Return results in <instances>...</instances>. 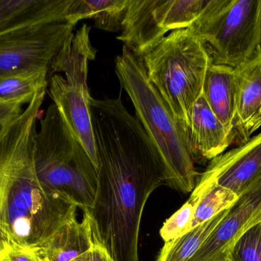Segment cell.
I'll return each instance as SVG.
<instances>
[{
    "label": "cell",
    "mask_w": 261,
    "mask_h": 261,
    "mask_svg": "<svg viewBox=\"0 0 261 261\" xmlns=\"http://www.w3.org/2000/svg\"><path fill=\"white\" fill-rule=\"evenodd\" d=\"M87 261H114L107 250L97 242H94L90 251L87 253Z\"/></svg>",
    "instance_id": "cell-26"
},
{
    "label": "cell",
    "mask_w": 261,
    "mask_h": 261,
    "mask_svg": "<svg viewBox=\"0 0 261 261\" xmlns=\"http://www.w3.org/2000/svg\"><path fill=\"white\" fill-rule=\"evenodd\" d=\"M34 163L38 180L46 190L64 196L83 211L93 207L97 169L55 104L49 106L40 121Z\"/></svg>",
    "instance_id": "cell-5"
},
{
    "label": "cell",
    "mask_w": 261,
    "mask_h": 261,
    "mask_svg": "<svg viewBox=\"0 0 261 261\" xmlns=\"http://www.w3.org/2000/svg\"><path fill=\"white\" fill-rule=\"evenodd\" d=\"M72 261H87V253L84 254V255L81 256V257H77V258Z\"/></svg>",
    "instance_id": "cell-27"
},
{
    "label": "cell",
    "mask_w": 261,
    "mask_h": 261,
    "mask_svg": "<svg viewBox=\"0 0 261 261\" xmlns=\"http://www.w3.org/2000/svg\"><path fill=\"white\" fill-rule=\"evenodd\" d=\"M236 92L234 68L210 64L205 75L202 95L216 117L234 136Z\"/></svg>",
    "instance_id": "cell-16"
},
{
    "label": "cell",
    "mask_w": 261,
    "mask_h": 261,
    "mask_svg": "<svg viewBox=\"0 0 261 261\" xmlns=\"http://www.w3.org/2000/svg\"><path fill=\"white\" fill-rule=\"evenodd\" d=\"M76 24L69 18L47 21L0 35V79L50 72L54 58Z\"/></svg>",
    "instance_id": "cell-8"
},
{
    "label": "cell",
    "mask_w": 261,
    "mask_h": 261,
    "mask_svg": "<svg viewBox=\"0 0 261 261\" xmlns=\"http://www.w3.org/2000/svg\"><path fill=\"white\" fill-rule=\"evenodd\" d=\"M261 222V184L239 198L188 261H224L238 241Z\"/></svg>",
    "instance_id": "cell-10"
},
{
    "label": "cell",
    "mask_w": 261,
    "mask_h": 261,
    "mask_svg": "<svg viewBox=\"0 0 261 261\" xmlns=\"http://www.w3.org/2000/svg\"><path fill=\"white\" fill-rule=\"evenodd\" d=\"M187 29L212 64L236 68L261 47V0H208Z\"/></svg>",
    "instance_id": "cell-6"
},
{
    "label": "cell",
    "mask_w": 261,
    "mask_h": 261,
    "mask_svg": "<svg viewBox=\"0 0 261 261\" xmlns=\"http://www.w3.org/2000/svg\"><path fill=\"white\" fill-rule=\"evenodd\" d=\"M203 194L193 189L187 202L164 222L160 234L164 242H168L190 231L198 202Z\"/></svg>",
    "instance_id": "cell-22"
},
{
    "label": "cell",
    "mask_w": 261,
    "mask_h": 261,
    "mask_svg": "<svg viewBox=\"0 0 261 261\" xmlns=\"http://www.w3.org/2000/svg\"><path fill=\"white\" fill-rule=\"evenodd\" d=\"M139 57L149 81L167 103L187 139L192 109L202 95L211 64L203 45L188 29H178Z\"/></svg>",
    "instance_id": "cell-4"
},
{
    "label": "cell",
    "mask_w": 261,
    "mask_h": 261,
    "mask_svg": "<svg viewBox=\"0 0 261 261\" xmlns=\"http://www.w3.org/2000/svg\"><path fill=\"white\" fill-rule=\"evenodd\" d=\"M46 89L19 116L0 125V227L35 253L77 209L67 198L46 190L35 172L36 121Z\"/></svg>",
    "instance_id": "cell-2"
},
{
    "label": "cell",
    "mask_w": 261,
    "mask_h": 261,
    "mask_svg": "<svg viewBox=\"0 0 261 261\" xmlns=\"http://www.w3.org/2000/svg\"><path fill=\"white\" fill-rule=\"evenodd\" d=\"M0 261H41L36 253L17 244L0 227Z\"/></svg>",
    "instance_id": "cell-24"
},
{
    "label": "cell",
    "mask_w": 261,
    "mask_h": 261,
    "mask_svg": "<svg viewBox=\"0 0 261 261\" xmlns=\"http://www.w3.org/2000/svg\"><path fill=\"white\" fill-rule=\"evenodd\" d=\"M21 104H0V125L19 116Z\"/></svg>",
    "instance_id": "cell-25"
},
{
    "label": "cell",
    "mask_w": 261,
    "mask_h": 261,
    "mask_svg": "<svg viewBox=\"0 0 261 261\" xmlns=\"http://www.w3.org/2000/svg\"><path fill=\"white\" fill-rule=\"evenodd\" d=\"M49 91L64 122L81 143L98 170L97 155L90 113L88 86L68 82L58 74L50 78Z\"/></svg>",
    "instance_id": "cell-11"
},
{
    "label": "cell",
    "mask_w": 261,
    "mask_h": 261,
    "mask_svg": "<svg viewBox=\"0 0 261 261\" xmlns=\"http://www.w3.org/2000/svg\"><path fill=\"white\" fill-rule=\"evenodd\" d=\"M213 183L239 198L261 184V133L210 161L196 184L205 190Z\"/></svg>",
    "instance_id": "cell-9"
},
{
    "label": "cell",
    "mask_w": 261,
    "mask_h": 261,
    "mask_svg": "<svg viewBox=\"0 0 261 261\" xmlns=\"http://www.w3.org/2000/svg\"><path fill=\"white\" fill-rule=\"evenodd\" d=\"M239 199L228 188L215 183L208 185L198 202L190 229L210 220L219 213L229 209Z\"/></svg>",
    "instance_id": "cell-21"
},
{
    "label": "cell",
    "mask_w": 261,
    "mask_h": 261,
    "mask_svg": "<svg viewBox=\"0 0 261 261\" xmlns=\"http://www.w3.org/2000/svg\"><path fill=\"white\" fill-rule=\"evenodd\" d=\"M73 0H0V35L69 18Z\"/></svg>",
    "instance_id": "cell-14"
},
{
    "label": "cell",
    "mask_w": 261,
    "mask_h": 261,
    "mask_svg": "<svg viewBox=\"0 0 261 261\" xmlns=\"http://www.w3.org/2000/svg\"><path fill=\"white\" fill-rule=\"evenodd\" d=\"M129 3L130 0H73L69 18L76 25L81 20L92 19L98 29L119 32Z\"/></svg>",
    "instance_id": "cell-18"
},
{
    "label": "cell",
    "mask_w": 261,
    "mask_h": 261,
    "mask_svg": "<svg viewBox=\"0 0 261 261\" xmlns=\"http://www.w3.org/2000/svg\"><path fill=\"white\" fill-rule=\"evenodd\" d=\"M94 244L88 215L82 222L76 217L58 229L36 254L41 261H72L90 251Z\"/></svg>",
    "instance_id": "cell-15"
},
{
    "label": "cell",
    "mask_w": 261,
    "mask_h": 261,
    "mask_svg": "<svg viewBox=\"0 0 261 261\" xmlns=\"http://www.w3.org/2000/svg\"><path fill=\"white\" fill-rule=\"evenodd\" d=\"M115 64L121 86L133 103L136 118L164 162L167 185L184 193H192L199 173L187 137L167 103L149 81L141 58L123 46Z\"/></svg>",
    "instance_id": "cell-3"
},
{
    "label": "cell",
    "mask_w": 261,
    "mask_h": 261,
    "mask_svg": "<svg viewBox=\"0 0 261 261\" xmlns=\"http://www.w3.org/2000/svg\"><path fill=\"white\" fill-rule=\"evenodd\" d=\"M98 185L90 218L94 242L114 261H139L141 216L149 196L167 185L162 159L122 98L90 99Z\"/></svg>",
    "instance_id": "cell-1"
},
{
    "label": "cell",
    "mask_w": 261,
    "mask_h": 261,
    "mask_svg": "<svg viewBox=\"0 0 261 261\" xmlns=\"http://www.w3.org/2000/svg\"><path fill=\"white\" fill-rule=\"evenodd\" d=\"M48 72L12 75L0 79V104H30L41 89L47 88Z\"/></svg>",
    "instance_id": "cell-20"
},
{
    "label": "cell",
    "mask_w": 261,
    "mask_h": 261,
    "mask_svg": "<svg viewBox=\"0 0 261 261\" xmlns=\"http://www.w3.org/2000/svg\"><path fill=\"white\" fill-rule=\"evenodd\" d=\"M236 113L234 131L239 146L261 127V47L234 68Z\"/></svg>",
    "instance_id": "cell-12"
},
{
    "label": "cell",
    "mask_w": 261,
    "mask_h": 261,
    "mask_svg": "<svg viewBox=\"0 0 261 261\" xmlns=\"http://www.w3.org/2000/svg\"><path fill=\"white\" fill-rule=\"evenodd\" d=\"M230 209V208H229ZM229 209L219 213L213 219L192 228L182 235L165 242L156 261H188L203 245Z\"/></svg>",
    "instance_id": "cell-19"
},
{
    "label": "cell",
    "mask_w": 261,
    "mask_h": 261,
    "mask_svg": "<svg viewBox=\"0 0 261 261\" xmlns=\"http://www.w3.org/2000/svg\"><path fill=\"white\" fill-rule=\"evenodd\" d=\"M224 261H232V260H231V258H230V257H227V258H226V259H225V260H224Z\"/></svg>",
    "instance_id": "cell-28"
},
{
    "label": "cell",
    "mask_w": 261,
    "mask_h": 261,
    "mask_svg": "<svg viewBox=\"0 0 261 261\" xmlns=\"http://www.w3.org/2000/svg\"><path fill=\"white\" fill-rule=\"evenodd\" d=\"M187 140L194 162L211 161L236 141L234 135L212 111L202 93L192 109Z\"/></svg>",
    "instance_id": "cell-13"
},
{
    "label": "cell",
    "mask_w": 261,
    "mask_h": 261,
    "mask_svg": "<svg viewBox=\"0 0 261 261\" xmlns=\"http://www.w3.org/2000/svg\"><path fill=\"white\" fill-rule=\"evenodd\" d=\"M228 257L232 261H261V222L241 237Z\"/></svg>",
    "instance_id": "cell-23"
},
{
    "label": "cell",
    "mask_w": 261,
    "mask_h": 261,
    "mask_svg": "<svg viewBox=\"0 0 261 261\" xmlns=\"http://www.w3.org/2000/svg\"><path fill=\"white\" fill-rule=\"evenodd\" d=\"M90 27L84 25L76 33L72 32L52 61V73L65 74L68 82L87 86L88 65L96 58V49L90 38Z\"/></svg>",
    "instance_id": "cell-17"
},
{
    "label": "cell",
    "mask_w": 261,
    "mask_h": 261,
    "mask_svg": "<svg viewBox=\"0 0 261 261\" xmlns=\"http://www.w3.org/2000/svg\"><path fill=\"white\" fill-rule=\"evenodd\" d=\"M208 1L130 0L118 39L140 56L170 31L190 27Z\"/></svg>",
    "instance_id": "cell-7"
}]
</instances>
